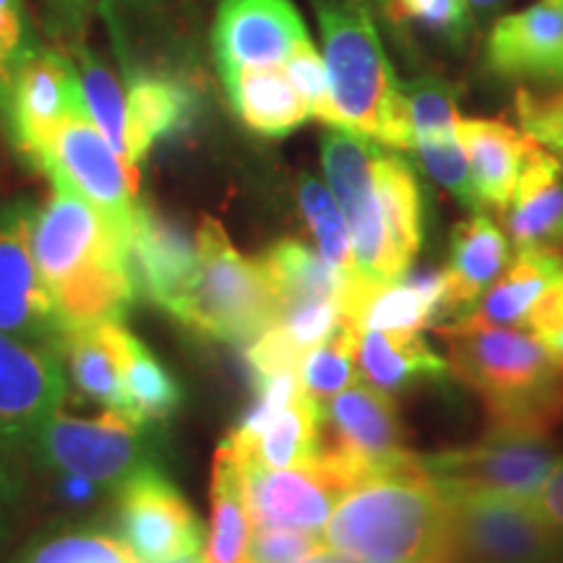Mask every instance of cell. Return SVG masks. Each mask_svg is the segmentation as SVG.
<instances>
[{
    "label": "cell",
    "mask_w": 563,
    "mask_h": 563,
    "mask_svg": "<svg viewBox=\"0 0 563 563\" xmlns=\"http://www.w3.org/2000/svg\"><path fill=\"white\" fill-rule=\"evenodd\" d=\"M376 186L382 196L394 262L407 274L422 245V194L412 167L382 146L376 157Z\"/></svg>",
    "instance_id": "cell-31"
},
{
    "label": "cell",
    "mask_w": 563,
    "mask_h": 563,
    "mask_svg": "<svg viewBox=\"0 0 563 563\" xmlns=\"http://www.w3.org/2000/svg\"><path fill=\"white\" fill-rule=\"evenodd\" d=\"M302 357L306 352L292 342V336L279 321H274L256 340L245 344V361L253 371V382L277 376V373H300Z\"/></svg>",
    "instance_id": "cell-43"
},
{
    "label": "cell",
    "mask_w": 563,
    "mask_h": 563,
    "mask_svg": "<svg viewBox=\"0 0 563 563\" xmlns=\"http://www.w3.org/2000/svg\"><path fill=\"white\" fill-rule=\"evenodd\" d=\"M194 238L196 272L170 316L203 340L249 344L279 321V300L262 262L243 256L211 217Z\"/></svg>",
    "instance_id": "cell-4"
},
{
    "label": "cell",
    "mask_w": 563,
    "mask_h": 563,
    "mask_svg": "<svg viewBox=\"0 0 563 563\" xmlns=\"http://www.w3.org/2000/svg\"><path fill=\"white\" fill-rule=\"evenodd\" d=\"M37 51L21 0H0V76L13 87L19 68Z\"/></svg>",
    "instance_id": "cell-44"
},
{
    "label": "cell",
    "mask_w": 563,
    "mask_h": 563,
    "mask_svg": "<svg viewBox=\"0 0 563 563\" xmlns=\"http://www.w3.org/2000/svg\"><path fill=\"white\" fill-rule=\"evenodd\" d=\"M514 110L527 136L563 165V89L551 95H532L530 89H519L514 97Z\"/></svg>",
    "instance_id": "cell-41"
},
{
    "label": "cell",
    "mask_w": 563,
    "mask_h": 563,
    "mask_svg": "<svg viewBox=\"0 0 563 563\" xmlns=\"http://www.w3.org/2000/svg\"><path fill=\"white\" fill-rule=\"evenodd\" d=\"M100 485H95L87 477L79 475H63V496L68 498L70 504H87L95 498V493Z\"/></svg>",
    "instance_id": "cell-50"
},
{
    "label": "cell",
    "mask_w": 563,
    "mask_h": 563,
    "mask_svg": "<svg viewBox=\"0 0 563 563\" xmlns=\"http://www.w3.org/2000/svg\"><path fill=\"white\" fill-rule=\"evenodd\" d=\"M63 397L60 352L0 332V446L9 454L30 449Z\"/></svg>",
    "instance_id": "cell-14"
},
{
    "label": "cell",
    "mask_w": 563,
    "mask_h": 563,
    "mask_svg": "<svg viewBox=\"0 0 563 563\" xmlns=\"http://www.w3.org/2000/svg\"><path fill=\"white\" fill-rule=\"evenodd\" d=\"M485 55L509 79L563 84V0H538L498 19Z\"/></svg>",
    "instance_id": "cell-19"
},
{
    "label": "cell",
    "mask_w": 563,
    "mask_h": 563,
    "mask_svg": "<svg viewBox=\"0 0 563 563\" xmlns=\"http://www.w3.org/2000/svg\"><path fill=\"white\" fill-rule=\"evenodd\" d=\"M551 563H563V561H551Z\"/></svg>",
    "instance_id": "cell-58"
},
{
    "label": "cell",
    "mask_w": 563,
    "mask_h": 563,
    "mask_svg": "<svg viewBox=\"0 0 563 563\" xmlns=\"http://www.w3.org/2000/svg\"><path fill=\"white\" fill-rule=\"evenodd\" d=\"M319 545H323V538L316 532L258 527L251 540V563H298Z\"/></svg>",
    "instance_id": "cell-45"
},
{
    "label": "cell",
    "mask_w": 563,
    "mask_h": 563,
    "mask_svg": "<svg viewBox=\"0 0 563 563\" xmlns=\"http://www.w3.org/2000/svg\"><path fill=\"white\" fill-rule=\"evenodd\" d=\"M439 563H454V561H439Z\"/></svg>",
    "instance_id": "cell-57"
},
{
    "label": "cell",
    "mask_w": 563,
    "mask_h": 563,
    "mask_svg": "<svg viewBox=\"0 0 563 563\" xmlns=\"http://www.w3.org/2000/svg\"><path fill=\"white\" fill-rule=\"evenodd\" d=\"M460 382L481 394L488 433L548 435L563 422V365L538 336L460 319L441 323Z\"/></svg>",
    "instance_id": "cell-2"
},
{
    "label": "cell",
    "mask_w": 563,
    "mask_h": 563,
    "mask_svg": "<svg viewBox=\"0 0 563 563\" xmlns=\"http://www.w3.org/2000/svg\"><path fill=\"white\" fill-rule=\"evenodd\" d=\"M357 336L361 329L342 321L321 344L306 352L300 363V386L313 402L327 405L336 394L357 384Z\"/></svg>",
    "instance_id": "cell-34"
},
{
    "label": "cell",
    "mask_w": 563,
    "mask_h": 563,
    "mask_svg": "<svg viewBox=\"0 0 563 563\" xmlns=\"http://www.w3.org/2000/svg\"><path fill=\"white\" fill-rule=\"evenodd\" d=\"M298 563H355V561L347 559V555H342V553L332 551V548H329L327 543H323V545L316 548L313 553H308L306 559L298 561Z\"/></svg>",
    "instance_id": "cell-52"
},
{
    "label": "cell",
    "mask_w": 563,
    "mask_h": 563,
    "mask_svg": "<svg viewBox=\"0 0 563 563\" xmlns=\"http://www.w3.org/2000/svg\"><path fill=\"white\" fill-rule=\"evenodd\" d=\"M323 439V405L313 402L300 391L290 405L264 422L258 431L243 433L232 428L224 443L241 460L285 470L311 464L321 454Z\"/></svg>",
    "instance_id": "cell-25"
},
{
    "label": "cell",
    "mask_w": 563,
    "mask_h": 563,
    "mask_svg": "<svg viewBox=\"0 0 563 563\" xmlns=\"http://www.w3.org/2000/svg\"><path fill=\"white\" fill-rule=\"evenodd\" d=\"M53 186V196L34 211L32 222L34 262L51 292L110 266L131 264V238L66 183Z\"/></svg>",
    "instance_id": "cell-6"
},
{
    "label": "cell",
    "mask_w": 563,
    "mask_h": 563,
    "mask_svg": "<svg viewBox=\"0 0 563 563\" xmlns=\"http://www.w3.org/2000/svg\"><path fill=\"white\" fill-rule=\"evenodd\" d=\"M302 40L308 32L292 0H222L211 32L220 74L285 66Z\"/></svg>",
    "instance_id": "cell-17"
},
{
    "label": "cell",
    "mask_w": 563,
    "mask_h": 563,
    "mask_svg": "<svg viewBox=\"0 0 563 563\" xmlns=\"http://www.w3.org/2000/svg\"><path fill=\"white\" fill-rule=\"evenodd\" d=\"M470 9H477V11H485V9H493V5H498L501 0H467Z\"/></svg>",
    "instance_id": "cell-54"
},
{
    "label": "cell",
    "mask_w": 563,
    "mask_h": 563,
    "mask_svg": "<svg viewBox=\"0 0 563 563\" xmlns=\"http://www.w3.org/2000/svg\"><path fill=\"white\" fill-rule=\"evenodd\" d=\"M504 214L517 249L563 253V165L534 141Z\"/></svg>",
    "instance_id": "cell-21"
},
{
    "label": "cell",
    "mask_w": 563,
    "mask_h": 563,
    "mask_svg": "<svg viewBox=\"0 0 563 563\" xmlns=\"http://www.w3.org/2000/svg\"><path fill=\"white\" fill-rule=\"evenodd\" d=\"M11 95L13 87L0 76V125H3L5 133L11 131Z\"/></svg>",
    "instance_id": "cell-53"
},
{
    "label": "cell",
    "mask_w": 563,
    "mask_h": 563,
    "mask_svg": "<svg viewBox=\"0 0 563 563\" xmlns=\"http://www.w3.org/2000/svg\"><path fill=\"white\" fill-rule=\"evenodd\" d=\"M355 3H361V5H365V9H373V5H382V9H386V5H389V0H355Z\"/></svg>",
    "instance_id": "cell-56"
},
{
    "label": "cell",
    "mask_w": 563,
    "mask_h": 563,
    "mask_svg": "<svg viewBox=\"0 0 563 563\" xmlns=\"http://www.w3.org/2000/svg\"><path fill=\"white\" fill-rule=\"evenodd\" d=\"M76 47V58H79V79L84 102H87L89 118L95 121L97 129L110 146L121 157L129 162V139H125V95L121 81L104 63L89 51L84 42ZM136 170V167H133Z\"/></svg>",
    "instance_id": "cell-35"
},
{
    "label": "cell",
    "mask_w": 563,
    "mask_h": 563,
    "mask_svg": "<svg viewBox=\"0 0 563 563\" xmlns=\"http://www.w3.org/2000/svg\"><path fill=\"white\" fill-rule=\"evenodd\" d=\"M553 464L548 435L522 433H488V439L473 446L420 456V467L443 496L496 493L519 501H530Z\"/></svg>",
    "instance_id": "cell-9"
},
{
    "label": "cell",
    "mask_w": 563,
    "mask_h": 563,
    "mask_svg": "<svg viewBox=\"0 0 563 563\" xmlns=\"http://www.w3.org/2000/svg\"><path fill=\"white\" fill-rule=\"evenodd\" d=\"M123 397L125 418L144 428L167 422L183 402L178 378L129 329L123 334Z\"/></svg>",
    "instance_id": "cell-33"
},
{
    "label": "cell",
    "mask_w": 563,
    "mask_h": 563,
    "mask_svg": "<svg viewBox=\"0 0 563 563\" xmlns=\"http://www.w3.org/2000/svg\"><path fill=\"white\" fill-rule=\"evenodd\" d=\"M253 522L243 496L241 467L220 443L211 467V522L203 563H251Z\"/></svg>",
    "instance_id": "cell-30"
},
{
    "label": "cell",
    "mask_w": 563,
    "mask_h": 563,
    "mask_svg": "<svg viewBox=\"0 0 563 563\" xmlns=\"http://www.w3.org/2000/svg\"><path fill=\"white\" fill-rule=\"evenodd\" d=\"M287 76L295 84V89L300 91V97L306 100L308 110H311V118L321 121L329 129H334V104H332V91H329V74L327 63H323V55L316 51L311 37L302 40L298 47L290 53V58L285 60Z\"/></svg>",
    "instance_id": "cell-40"
},
{
    "label": "cell",
    "mask_w": 563,
    "mask_h": 563,
    "mask_svg": "<svg viewBox=\"0 0 563 563\" xmlns=\"http://www.w3.org/2000/svg\"><path fill=\"white\" fill-rule=\"evenodd\" d=\"M129 262L136 292L170 313L196 272V238L180 222L139 203L133 214Z\"/></svg>",
    "instance_id": "cell-18"
},
{
    "label": "cell",
    "mask_w": 563,
    "mask_h": 563,
    "mask_svg": "<svg viewBox=\"0 0 563 563\" xmlns=\"http://www.w3.org/2000/svg\"><path fill=\"white\" fill-rule=\"evenodd\" d=\"M40 170L53 183H66L79 191L131 238L139 207V170L112 150L89 112H76L63 121L51 150L40 162Z\"/></svg>",
    "instance_id": "cell-11"
},
{
    "label": "cell",
    "mask_w": 563,
    "mask_h": 563,
    "mask_svg": "<svg viewBox=\"0 0 563 563\" xmlns=\"http://www.w3.org/2000/svg\"><path fill=\"white\" fill-rule=\"evenodd\" d=\"M150 3H152V0H102L100 9H102V13H104V19L110 21L112 32H115V26L121 24L123 11H133V9L144 11Z\"/></svg>",
    "instance_id": "cell-51"
},
{
    "label": "cell",
    "mask_w": 563,
    "mask_h": 563,
    "mask_svg": "<svg viewBox=\"0 0 563 563\" xmlns=\"http://www.w3.org/2000/svg\"><path fill=\"white\" fill-rule=\"evenodd\" d=\"M91 9H95V0H42L47 32L55 40H68L70 45L84 42Z\"/></svg>",
    "instance_id": "cell-47"
},
{
    "label": "cell",
    "mask_w": 563,
    "mask_h": 563,
    "mask_svg": "<svg viewBox=\"0 0 563 563\" xmlns=\"http://www.w3.org/2000/svg\"><path fill=\"white\" fill-rule=\"evenodd\" d=\"M9 452L0 446V540L9 534V522L11 514L16 511L19 506V496H21V483L19 475L13 473L11 462H9Z\"/></svg>",
    "instance_id": "cell-49"
},
{
    "label": "cell",
    "mask_w": 563,
    "mask_h": 563,
    "mask_svg": "<svg viewBox=\"0 0 563 563\" xmlns=\"http://www.w3.org/2000/svg\"><path fill=\"white\" fill-rule=\"evenodd\" d=\"M464 154L470 159L483 207L504 211L509 207L519 175L525 170L532 139L522 131L488 118H460L456 121Z\"/></svg>",
    "instance_id": "cell-24"
},
{
    "label": "cell",
    "mask_w": 563,
    "mask_h": 563,
    "mask_svg": "<svg viewBox=\"0 0 563 563\" xmlns=\"http://www.w3.org/2000/svg\"><path fill=\"white\" fill-rule=\"evenodd\" d=\"M386 13L394 21H415L422 30L462 42L470 30L467 0H389Z\"/></svg>",
    "instance_id": "cell-42"
},
{
    "label": "cell",
    "mask_w": 563,
    "mask_h": 563,
    "mask_svg": "<svg viewBox=\"0 0 563 563\" xmlns=\"http://www.w3.org/2000/svg\"><path fill=\"white\" fill-rule=\"evenodd\" d=\"M378 150L382 146H376V141L344 129H329L321 139L323 175L350 228L352 258H355L352 277L371 287L391 285L405 277L394 262L376 186Z\"/></svg>",
    "instance_id": "cell-5"
},
{
    "label": "cell",
    "mask_w": 563,
    "mask_h": 563,
    "mask_svg": "<svg viewBox=\"0 0 563 563\" xmlns=\"http://www.w3.org/2000/svg\"><path fill=\"white\" fill-rule=\"evenodd\" d=\"M506 264H509V241L493 217L475 211L473 217L456 224L449 245V264L443 269L446 295L435 327H441L443 319L452 323L473 313L477 300L501 277Z\"/></svg>",
    "instance_id": "cell-20"
},
{
    "label": "cell",
    "mask_w": 563,
    "mask_h": 563,
    "mask_svg": "<svg viewBox=\"0 0 563 563\" xmlns=\"http://www.w3.org/2000/svg\"><path fill=\"white\" fill-rule=\"evenodd\" d=\"M548 525L563 534V460L553 464V470L540 485V490L527 501Z\"/></svg>",
    "instance_id": "cell-48"
},
{
    "label": "cell",
    "mask_w": 563,
    "mask_h": 563,
    "mask_svg": "<svg viewBox=\"0 0 563 563\" xmlns=\"http://www.w3.org/2000/svg\"><path fill=\"white\" fill-rule=\"evenodd\" d=\"M222 81L238 118L262 136H287L311 118L282 66L222 70Z\"/></svg>",
    "instance_id": "cell-26"
},
{
    "label": "cell",
    "mask_w": 563,
    "mask_h": 563,
    "mask_svg": "<svg viewBox=\"0 0 563 563\" xmlns=\"http://www.w3.org/2000/svg\"><path fill=\"white\" fill-rule=\"evenodd\" d=\"M456 563H551L563 534L527 501L496 493L446 496Z\"/></svg>",
    "instance_id": "cell-8"
},
{
    "label": "cell",
    "mask_w": 563,
    "mask_h": 563,
    "mask_svg": "<svg viewBox=\"0 0 563 563\" xmlns=\"http://www.w3.org/2000/svg\"><path fill=\"white\" fill-rule=\"evenodd\" d=\"M446 295V274L420 269L391 285L371 287L352 311V327L386 329V332H418L420 327H435Z\"/></svg>",
    "instance_id": "cell-28"
},
{
    "label": "cell",
    "mask_w": 563,
    "mask_h": 563,
    "mask_svg": "<svg viewBox=\"0 0 563 563\" xmlns=\"http://www.w3.org/2000/svg\"><path fill=\"white\" fill-rule=\"evenodd\" d=\"M118 527L139 563H165L199 553L203 545L201 519L159 467L144 470L121 485Z\"/></svg>",
    "instance_id": "cell-15"
},
{
    "label": "cell",
    "mask_w": 563,
    "mask_h": 563,
    "mask_svg": "<svg viewBox=\"0 0 563 563\" xmlns=\"http://www.w3.org/2000/svg\"><path fill=\"white\" fill-rule=\"evenodd\" d=\"M30 203L0 209V332L58 350L63 327L32 253Z\"/></svg>",
    "instance_id": "cell-13"
},
{
    "label": "cell",
    "mask_w": 563,
    "mask_h": 563,
    "mask_svg": "<svg viewBox=\"0 0 563 563\" xmlns=\"http://www.w3.org/2000/svg\"><path fill=\"white\" fill-rule=\"evenodd\" d=\"M199 112V97L191 84L167 74L139 70L129 79L125 95V139H129V165L146 159L159 141L186 131Z\"/></svg>",
    "instance_id": "cell-22"
},
{
    "label": "cell",
    "mask_w": 563,
    "mask_h": 563,
    "mask_svg": "<svg viewBox=\"0 0 563 563\" xmlns=\"http://www.w3.org/2000/svg\"><path fill=\"white\" fill-rule=\"evenodd\" d=\"M165 563H203V559L199 553H188V555H180V559H173V561H165Z\"/></svg>",
    "instance_id": "cell-55"
},
{
    "label": "cell",
    "mask_w": 563,
    "mask_h": 563,
    "mask_svg": "<svg viewBox=\"0 0 563 563\" xmlns=\"http://www.w3.org/2000/svg\"><path fill=\"white\" fill-rule=\"evenodd\" d=\"M563 279V253L548 249H517V256L501 277L477 300L473 319L488 327H519L548 287Z\"/></svg>",
    "instance_id": "cell-29"
},
{
    "label": "cell",
    "mask_w": 563,
    "mask_h": 563,
    "mask_svg": "<svg viewBox=\"0 0 563 563\" xmlns=\"http://www.w3.org/2000/svg\"><path fill=\"white\" fill-rule=\"evenodd\" d=\"M407 112H410L412 144L418 139L452 136L456 133V102L454 91L439 79H418L405 84Z\"/></svg>",
    "instance_id": "cell-39"
},
{
    "label": "cell",
    "mask_w": 563,
    "mask_h": 563,
    "mask_svg": "<svg viewBox=\"0 0 563 563\" xmlns=\"http://www.w3.org/2000/svg\"><path fill=\"white\" fill-rule=\"evenodd\" d=\"M410 454L389 394L352 384L323 405L319 456L347 483V488H355L365 477L382 473Z\"/></svg>",
    "instance_id": "cell-10"
},
{
    "label": "cell",
    "mask_w": 563,
    "mask_h": 563,
    "mask_svg": "<svg viewBox=\"0 0 563 563\" xmlns=\"http://www.w3.org/2000/svg\"><path fill=\"white\" fill-rule=\"evenodd\" d=\"M24 563H139L123 538L110 532L76 530L42 540Z\"/></svg>",
    "instance_id": "cell-37"
},
{
    "label": "cell",
    "mask_w": 563,
    "mask_h": 563,
    "mask_svg": "<svg viewBox=\"0 0 563 563\" xmlns=\"http://www.w3.org/2000/svg\"><path fill=\"white\" fill-rule=\"evenodd\" d=\"M357 371L373 389L399 394L426 382H441L449 363L418 332L363 329L357 336Z\"/></svg>",
    "instance_id": "cell-27"
},
{
    "label": "cell",
    "mask_w": 563,
    "mask_h": 563,
    "mask_svg": "<svg viewBox=\"0 0 563 563\" xmlns=\"http://www.w3.org/2000/svg\"><path fill=\"white\" fill-rule=\"evenodd\" d=\"M123 334L121 321L63 329L58 352L84 399L125 418Z\"/></svg>",
    "instance_id": "cell-23"
},
{
    "label": "cell",
    "mask_w": 563,
    "mask_h": 563,
    "mask_svg": "<svg viewBox=\"0 0 563 563\" xmlns=\"http://www.w3.org/2000/svg\"><path fill=\"white\" fill-rule=\"evenodd\" d=\"M30 449L45 467L87 477L100 488H121L133 475L157 467L144 426L118 412L81 420L58 410L34 435Z\"/></svg>",
    "instance_id": "cell-7"
},
{
    "label": "cell",
    "mask_w": 563,
    "mask_h": 563,
    "mask_svg": "<svg viewBox=\"0 0 563 563\" xmlns=\"http://www.w3.org/2000/svg\"><path fill=\"white\" fill-rule=\"evenodd\" d=\"M235 460L241 467L243 496L253 530L282 527V530L319 534L332 517L336 501L350 490L347 483L321 456L302 467L285 470L264 467L258 462L241 460L238 454Z\"/></svg>",
    "instance_id": "cell-12"
},
{
    "label": "cell",
    "mask_w": 563,
    "mask_h": 563,
    "mask_svg": "<svg viewBox=\"0 0 563 563\" xmlns=\"http://www.w3.org/2000/svg\"><path fill=\"white\" fill-rule=\"evenodd\" d=\"M525 323L553 352L555 361L563 365V279L540 295L530 313H527Z\"/></svg>",
    "instance_id": "cell-46"
},
{
    "label": "cell",
    "mask_w": 563,
    "mask_h": 563,
    "mask_svg": "<svg viewBox=\"0 0 563 563\" xmlns=\"http://www.w3.org/2000/svg\"><path fill=\"white\" fill-rule=\"evenodd\" d=\"M412 150L420 154L422 167L431 173V178L439 180L456 201L473 211L485 209L481 194H477L473 170H470V159L456 133H452V136L418 139Z\"/></svg>",
    "instance_id": "cell-38"
},
{
    "label": "cell",
    "mask_w": 563,
    "mask_h": 563,
    "mask_svg": "<svg viewBox=\"0 0 563 563\" xmlns=\"http://www.w3.org/2000/svg\"><path fill=\"white\" fill-rule=\"evenodd\" d=\"M87 112L79 70L66 55L37 47L13 79L9 136L40 167L63 121Z\"/></svg>",
    "instance_id": "cell-16"
},
{
    "label": "cell",
    "mask_w": 563,
    "mask_h": 563,
    "mask_svg": "<svg viewBox=\"0 0 563 563\" xmlns=\"http://www.w3.org/2000/svg\"><path fill=\"white\" fill-rule=\"evenodd\" d=\"M334 104V129L376 141L386 150H412L405 84L386 58L371 11L355 0H313Z\"/></svg>",
    "instance_id": "cell-3"
},
{
    "label": "cell",
    "mask_w": 563,
    "mask_h": 563,
    "mask_svg": "<svg viewBox=\"0 0 563 563\" xmlns=\"http://www.w3.org/2000/svg\"><path fill=\"white\" fill-rule=\"evenodd\" d=\"M258 262L272 282L274 295H277L279 313L285 308L302 306V302L342 300L344 277L334 266L323 262L321 253L311 251L306 243L285 238V241L274 243Z\"/></svg>",
    "instance_id": "cell-32"
},
{
    "label": "cell",
    "mask_w": 563,
    "mask_h": 563,
    "mask_svg": "<svg viewBox=\"0 0 563 563\" xmlns=\"http://www.w3.org/2000/svg\"><path fill=\"white\" fill-rule=\"evenodd\" d=\"M300 211L311 228L316 243H319L321 258L334 266L344 279L355 274V258H352L350 228L342 209L336 207L332 191L316 178H302L298 186Z\"/></svg>",
    "instance_id": "cell-36"
},
{
    "label": "cell",
    "mask_w": 563,
    "mask_h": 563,
    "mask_svg": "<svg viewBox=\"0 0 563 563\" xmlns=\"http://www.w3.org/2000/svg\"><path fill=\"white\" fill-rule=\"evenodd\" d=\"M323 543L355 563H456L452 504L410 454L344 493Z\"/></svg>",
    "instance_id": "cell-1"
}]
</instances>
